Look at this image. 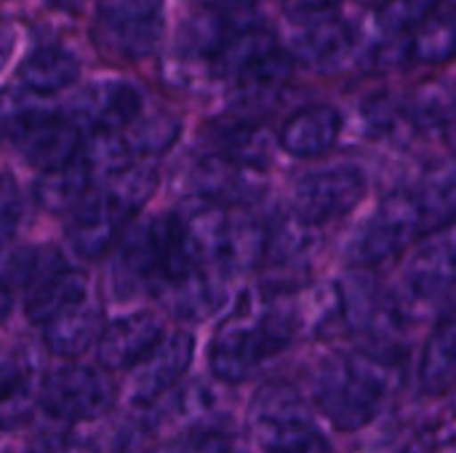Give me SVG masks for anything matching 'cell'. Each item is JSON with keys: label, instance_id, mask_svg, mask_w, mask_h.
I'll return each mask as SVG.
<instances>
[{"label": "cell", "instance_id": "cell-43", "mask_svg": "<svg viewBox=\"0 0 456 453\" xmlns=\"http://www.w3.org/2000/svg\"><path fill=\"white\" fill-rule=\"evenodd\" d=\"M361 3H371V5H377V8H379V5H382V3H387V0H361Z\"/></svg>", "mask_w": 456, "mask_h": 453}, {"label": "cell", "instance_id": "cell-38", "mask_svg": "<svg viewBox=\"0 0 456 453\" xmlns=\"http://www.w3.org/2000/svg\"><path fill=\"white\" fill-rule=\"evenodd\" d=\"M262 453H337L334 446L321 435L318 427H307L299 433H291L286 438H278L273 443L259 446Z\"/></svg>", "mask_w": 456, "mask_h": 453}, {"label": "cell", "instance_id": "cell-20", "mask_svg": "<svg viewBox=\"0 0 456 453\" xmlns=\"http://www.w3.org/2000/svg\"><path fill=\"white\" fill-rule=\"evenodd\" d=\"M67 267L59 251L51 246L19 243L5 254L3 262V318L11 315L13 296H27L35 286H40L48 275Z\"/></svg>", "mask_w": 456, "mask_h": 453}, {"label": "cell", "instance_id": "cell-10", "mask_svg": "<svg viewBox=\"0 0 456 453\" xmlns=\"http://www.w3.org/2000/svg\"><path fill=\"white\" fill-rule=\"evenodd\" d=\"M45 347L43 342H19L13 344L3 358V400H0V417L3 430H13L24 425L35 409H40V395L48 371L45 366Z\"/></svg>", "mask_w": 456, "mask_h": 453}, {"label": "cell", "instance_id": "cell-30", "mask_svg": "<svg viewBox=\"0 0 456 453\" xmlns=\"http://www.w3.org/2000/svg\"><path fill=\"white\" fill-rule=\"evenodd\" d=\"M275 48H281V43L275 40V35L270 29H265V27H254V29H246V32L235 35L211 59V69L219 77L235 80L243 69H248L251 64H256L259 59H265L267 53H273Z\"/></svg>", "mask_w": 456, "mask_h": 453}, {"label": "cell", "instance_id": "cell-15", "mask_svg": "<svg viewBox=\"0 0 456 453\" xmlns=\"http://www.w3.org/2000/svg\"><path fill=\"white\" fill-rule=\"evenodd\" d=\"M155 411H158L163 430L171 427L182 435L224 427V417H227L222 390L203 379L182 382L168 398H163L155 406Z\"/></svg>", "mask_w": 456, "mask_h": 453}, {"label": "cell", "instance_id": "cell-42", "mask_svg": "<svg viewBox=\"0 0 456 453\" xmlns=\"http://www.w3.org/2000/svg\"><path fill=\"white\" fill-rule=\"evenodd\" d=\"M56 8H67V11H77L83 0H51Z\"/></svg>", "mask_w": 456, "mask_h": 453}, {"label": "cell", "instance_id": "cell-28", "mask_svg": "<svg viewBox=\"0 0 456 453\" xmlns=\"http://www.w3.org/2000/svg\"><path fill=\"white\" fill-rule=\"evenodd\" d=\"M158 184H160V174H158L155 163L134 160L128 168L118 171L107 182H102L99 190L134 222V219H139V211L158 192Z\"/></svg>", "mask_w": 456, "mask_h": 453}, {"label": "cell", "instance_id": "cell-6", "mask_svg": "<svg viewBox=\"0 0 456 453\" xmlns=\"http://www.w3.org/2000/svg\"><path fill=\"white\" fill-rule=\"evenodd\" d=\"M91 32L102 53L139 61L160 43L163 0H99Z\"/></svg>", "mask_w": 456, "mask_h": 453}, {"label": "cell", "instance_id": "cell-7", "mask_svg": "<svg viewBox=\"0 0 456 453\" xmlns=\"http://www.w3.org/2000/svg\"><path fill=\"white\" fill-rule=\"evenodd\" d=\"M369 182L363 168L334 163L302 174L291 192V214L310 227H326L353 214L366 198Z\"/></svg>", "mask_w": 456, "mask_h": 453}, {"label": "cell", "instance_id": "cell-2", "mask_svg": "<svg viewBox=\"0 0 456 453\" xmlns=\"http://www.w3.org/2000/svg\"><path fill=\"white\" fill-rule=\"evenodd\" d=\"M3 128L19 158L37 174L69 166L80 158L86 133L64 115L43 107L35 93L8 88L3 99Z\"/></svg>", "mask_w": 456, "mask_h": 453}, {"label": "cell", "instance_id": "cell-23", "mask_svg": "<svg viewBox=\"0 0 456 453\" xmlns=\"http://www.w3.org/2000/svg\"><path fill=\"white\" fill-rule=\"evenodd\" d=\"M208 152L224 155V158L235 160L238 166L262 174L273 158V139L265 131V125H259L256 120L232 117V120L216 123L211 128Z\"/></svg>", "mask_w": 456, "mask_h": 453}, {"label": "cell", "instance_id": "cell-18", "mask_svg": "<svg viewBox=\"0 0 456 453\" xmlns=\"http://www.w3.org/2000/svg\"><path fill=\"white\" fill-rule=\"evenodd\" d=\"M104 328H107V320H104L102 304L94 299H86L83 304L67 310L56 320L43 326L40 342L51 355L69 363V360H77L86 352L96 350Z\"/></svg>", "mask_w": 456, "mask_h": 453}, {"label": "cell", "instance_id": "cell-40", "mask_svg": "<svg viewBox=\"0 0 456 453\" xmlns=\"http://www.w3.org/2000/svg\"><path fill=\"white\" fill-rule=\"evenodd\" d=\"M203 8H240V5H254L256 0H195Z\"/></svg>", "mask_w": 456, "mask_h": 453}, {"label": "cell", "instance_id": "cell-34", "mask_svg": "<svg viewBox=\"0 0 456 453\" xmlns=\"http://www.w3.org/2000/svg\"><path fill=\"white\" fill-rule=\"evenodd\" d=\"M80 158L94 171L96 187L102 182H107L110 176H115L118 171L128 168L136 160L126 133H88L86 142H83Z\"/></svg>", "mask_w": 456, "mask_h": 453}, {"label": "cell", "instance_id": "cell-5", "mask_svg": "<svg viewBox=\"0 0 456 453\" xmlns=\"http://www.w3.org/2000/svg\"><path fill=\"white\" fill-rule=\"evenodd\" d=\"M313 406L339 433L369 427L385 409V400L355 374L347 355L323 358L310 379Z\"/></svg>", "mask_w": 456, "mask_h": 453}, {"label": "cell", "instance_id": "cell-36", "mask_svg": "<svg viewBox=\"0 0 456 453\" xmlns=\"http://www.w3.org/2000/svg\"><path fill=\"white\" fill-rule=\"evenodd\" d=\"M163 453H251V449L238 433L227 427H214L179 435L163 449Z\"/></svg>", "mask_w": 456, "mask_h": 453}, {"label": "cell", "instance_id": "cell-13", "mask_svg": "<svg viewBox=\"0 0 456 453\" xmlns=\"http://www.w3.org/2000/svg\"><path fill=\"white\" fill-rule=\"evenodd\" d=\"M166 328L152 312H128L107 323L96 347V360L104 371H134L160 342Z\"/></svg>", "mask_w": 456, "mask_h": 453}, {"label": "cell", "instance_id": "cell-16", "mask_svg": "<svg viewBox=\"0 0 456 453\" xmlns=\"http://www.w3.org/2000/svg\"><path fill=\"white\" fill-rule=\"evenodd\" d=\"M342 133V115L331 104H313L297 109L278 131V147L299 160L329 155Z\"/></svg>", "mask_w": 456, "mask_h": 453}, {"label": "cell", "instance_id": "cell-8", "mask_svg": "<svg viewBox=\"0 0 456 453\" xmlns=\"http://www.w3.org/2000/svg\"><path fill=\"white\" fill-rule=\"evenodd\" d=\"M64 115L88 133H126L142 117V93L128 80H94L72 93Z\"/></svg>", "mask_w": 456, "mask_h": 453}, {"label": "cell", "instance_id": "cell-26", "mask_svg": "<svg viewBox=\"0 0 456 453\" xmlns=\"http://www.w3.org/2000/svg\"><path fill=\"white\" fill-rule=\"evenodd\" d=\"M16 75H19V85L24 91L35 93V96H51V93L69 88L77 80L80 64L67 48L43 45L24 56Z\"/></svg>", "mask_w": 456, "mask_h": 453}, {"label": "cell", "instance_id": "cell-24", "mask_svg": "<svg viewBox=\"0 0 456 453\" xmlns=\"http://www.w3.org/2000/svg\"><path fill=\"white\" fill-rule=\"evenodd\" d=\"M88 299V278L75 267H61L24 296V315L35 326H48L67 310Z\"/></svg>", "mask_w": 456, "mask_h": 453}, {"label": "cell", "instance_id": "cell-11", "mask_svg": "<svg viewBox=\"0 0 456 453\" xmlns=\"http://www.w3.org/2000/svg\"><path fill=\"white\" fill-rule=\"evenodd\" d=\"M131 219L96 187L72 214H67L64 240L83 262H99L115 251Z\"/></svg>", "mask_w": 456, "mask_h": 453}, {"label": "cell", "instance_id": "cell-22", "mask_svg": "<svg viewBox=\"0 0 456 453\" xmlns=\"http://www.w3.org/2000/svg\"><path fill=\"white\" fill-rule=\"evenodd\" d=\"M353 48V29L337 16H323L299 27L291 40V56L313 69H329L339 64Z\"/></svg>", "mask_w": 456, "mask_h": 453}, {"label": "cell", "instance_id": "cell-12", "mask_svg": "<svg viewBox=\"0 0 456 453\" xmlns=\"http://www.w3.org/2000/svg\"><path fill=\"white\" fill-rule=\"evenodd\" d=\"M248 427L259 446L286 438L291 433L315 427L313 403L305 392L283 379L265 382L248 403Z\"/></svg>", "mask_w": 456, "mask_h": 453}, {"label": "cell", "instance_id": "cell-25", "mask_svg": "<svg viewBox=\"0 0 456 453\" xmlns=\"http://www.w3.org/2000/svg\"><path fill=\"white\" fill-rule=\"evenodd\" d=\"M94 190H96V176L88 168V163L83 158H77L64 168L37 174V179L32 184V200H35V206H40L48 214L67 216Z\"/></svg>", "mask_w": 456, "mask_h": 453}, {"label": "cell", "instance_id": "cell-37", "mask_svg": "<svg viewBox=\"0 0 456 453\" xmlns=\"http://www.w3.org/2000/svg\"><path fill=\"white\" fill-rule=\"evenodd\" d=\"M0 219H3V240L11 243L27 222V200L16 184V179L5 171L0 190Z\"/></svg>", "mask_w": 456, "mask_h": 453}, {"label": "cell", "instance_id": "cell-17", "mask_svg": "<svg viewBox=\"0 0 456 453\" xmlns=\"http://www.w3.org/2000/svg\"><path fill=\"white\" fill-rule=\"evenodd\" d=\"M227 302L230 294L224 286V272H219L216 267H198L160 296L166 312L174 315L179 323H206L216 318L227 307Z\"/></svg>", "mask_w": 456, "mask_h": 453}, {"label": "cell", "instance_id": "cell-19", "mask_svg": "<svg viewBox=\"0 0 456 453\" xmlns=\"http://www.w3.org/2000/svg\"><path fill=\"white\" fill-rule=\"evenodd\" d=\"M270 248V222L251 208H232L219 256L224 275H243L265 267Z\"/></svg>", "mask_w": 456, "mask_h": 453}, {"label": "cell", "instance_id": "cell-14", "mask_svg": "<svg viewBox=\"0 0 456 453\" xmlns=\"http://www.w3.org/2000/svg\"><path fill=\"white\" fill-rule=\"evenodd\" d=\"M190 198L222 208H248L259 198V171L243 168L224 155L206 152L190 171Z\"/></svg>", "mask_w": 456, "mask_h": 453}, {"label": "cell", "instance_id": "cell-27", "mask_svg": "<svg viewBox=\"0 0 456 453\" xmlns=\"http://www.w3.org/2000/svg\"><path fill=\"white\" fill-rule=\"evenodd\" d=\"M414 195L422 208L425 235L433 238L438 232H446L456 219V160L428 171Z\"/></svg>", "mask_w": 456, "mask_h": 453}, {"label": "cell", "instance_id": "cell-39", "mask_svg": "<svg viewBox=\"0 0 456 453\" xmlns=\"http://www.w3.org/2000/svg\"><path fill=\"white\" fill-rule=\"evenodd\" d=\"M19 453H91L86 446H80L77 441H72L64 433H43L35 435Z\"/></svg>", "mask_w": 456, "mask_h": 453}, {"label": "cell", "instance_id": "cell-29", "mask_svg": "<svg viewBox=\"0 0 456 453\" xmlns=\"http://www.w3.org/2000/svg\"><path fill=\"white\" fill-rule=\"evenodd\" d=\"M361 117H363L366 133L374 136V139H385V142L403 144L414 133H419L411 112H409V104L406 101H398L390 93L369 96L361 104Z\"/></svg>", "mask_w": 456, "mask_h": 453}, {"label": "cell", "instance_id": "cell-1", "mask_svg": "<svg viewBox=\"0 0 456 453\" xmlns=\"http://www.w3.org/2000/svg\"><path fill=\"white\" fill-rule=\"evenodd\" d=\"M200 264L182 214L139 216L128 224L110 262V286L118 299H160Z\"/></svg>", "mask_w": 456, "mask_h": 453}, {"label": "cell", "instance_id": "cell-31", "mask_svg": "<svg viewBox=\"0 0 456 453\" xmlns=\"http://www.w3.org/2000/svg\"><path fill=\"white\" fill-rule=\"evenodd\" d=\"M409 112L419 131H446L456 115V83L430 80L422 83L409 99Z\"/></svg>", "mask_w": 456, "mask_h": 453}, {"label": "cell", "instance_id": "cell-21", "mask_svg": "<svg viewBox=\"0 0 456 453\" xmlns=\"http://www.w3.org/2000/svg\"><path fill=\"white\" fill-rule=\"evenodd\" d=\"M417 382L428 398L452 395L456 390V312L433 326L417 366Z\"/></svg>", "mask_w": 456, "mask_h": 453}, {"label": "cell", "instance_id": "cell-4", "mask_svg": "<svg viewBox=\"0 0 456 453\" xmlns=\"http://www.w3.org/2000/svg\"><path fill=\"white\" fill-rule=\"evenodd\" d=\"M118 400V387L102 366L77 360L61 363L48 371L40 411L59 425H86L104 419Z\"/></svg>", "mask_w": 456, "mask_h": 453}, {"label": "cell", "instance_id": "cell-41", "mask_svg": "<svg viewBox=\"0 0 456 453\" xmlns=\"http://www.w3.org/2000/svg\"><path fill=\"white\" fill-rule=\"evenodd\" d=\"M438 235L444 238V243H446V251H449L452 262L456 264V227H449L446 232H438Z\"/></svg>", "mask_w": 456, "mask_h": 453}, {"label": "cell", "instance_id": "cell-32", "mask_svg": "<svg viewBox=\"0 0 456 453\" xmlns=\"http://www.w3.org/2000/svg\"><path fill=\"white\" fill-rule=\"evenodd\" d=\"M411 61L444 64L456 56V11H436L411 37Z\"/></svg>", "mask_w": 456, "mask_h": 453}, {"label": "cell", "instance_id": "cell-44", "mask_svg": "<svg viewBox=\"0 0 456 453\" xmlns=\"http://www.w3.org/2000/svg\"><path fill=\"white\" fill-rule=\"evenodd\" d=\"M452 414H454V417H456V390H454V392H452Z\"/></svg>", "mask_w": 456, "mask_h": 453}, {"label": "cell", "instance_id": "cell-9", "mask_svg": "<svg viewBox=\"0 0 456 453\" xmlns=\"http://www.w3.org/2000/svg\"><path fill=\"white\" fill-rule=\"evenodd\" d=\"M195 358V336L190 331H171L166 339L134 368L128 371V403L131 406H158L168 398L187 376Z\"/></svg>", "mask_w": 456, "mask_h": 453}, {"label": "cell", "instance_id": "cell-33", "mask_svg": "<svg viewBox=\"0 0 456 453\" xmlns=\"http://www.w3.org/2000/svg\"><path fill=\"white\" fill-rule=\"evenodd\" d=\"M182 133V120L171 112H152L147 117H139L128 131L126 139L131 144V152L136 160H150L163 152H168Z\"/></svg>", "mask_w": 456, "mask_h": 453}, {"label": "cell", "instance_id": "cell-3", "mask_svg": "<svg viewBox=\"0 0 456 453\" xmlns=\"http://www.w3.org/2000/svg\"><path fill=\"white\" fill-rule=\"evenodd\" d=\"M425 235L422 208L414 192L387 195L366 222L347 238L342 256L350 270H377L403 256L417 238Z\"/></svg>", "mask_w": 456, "mask_h": 453}, {"label": "cell", "instance_id": "cell-35", "mask_svg": "<svg viewBox=\"0 0 456 453\" xmlns=\"http://www.w3.org/2000/svg\"><path fill=\"white\" fill-rule=\"evenodd\" d=\"M441 0H387L377 8V24L390 37H411L436 11Z\"/></svg>", "mask_w": 456, "mask_h": 453}]
</instances>
